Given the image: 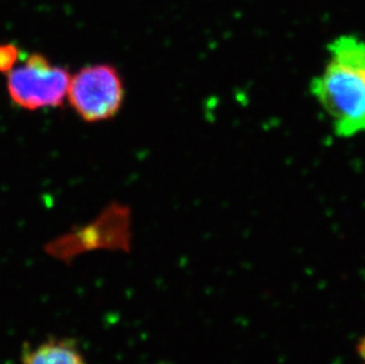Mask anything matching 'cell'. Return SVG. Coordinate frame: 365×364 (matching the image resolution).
I'll list each match as a JSON object with an SVG mask.
<instances>
[{
  "instance_id": "6da1fadb",
  "label": "cell",
  "mask_w": 365,
  "mask_h": 364,
  "mask_svg": "<svg viewBox=\"0 0 365 364\" xmlns=\"http://www.w3.org/2000/svg\"><path fill=\"white\" fill-rule=\"evenodd\" d=\"M327 52L324 68L311 81V95L338 138L365 134V41L341 35L331 41Z\"/></svg>"
},
{
  "instance_id": "7a4b0ae2",
  "label": "cell",
  "mask_w": 365,
  "mask_h": 364,
  "mask_svg": "<svg viewBox=\"0 0 365 364\" xmlns=\"http://www.w3.org/2000/svg\"><path fill=\"white\" fill-rule=\"evenodd\" d=\"M124 95L120 71L108 63H96L71 76L66 98L84 122L97 123L120 113Z\"/></svg>"
},
{
  "instance_id": "3957f363",
  "label": "cell",
  "mask_w": 365,
  "mask_h": 364,
  "mask_svg": "<svg viewBox=\"0 0 365 364\" xmlns=\"http://www.w3.org/2000/svg\"><path fill=\"white\" fill-rule=\"evenodd\" d=\"M70 79L69 70L35 52L7 74V93L16 106L29 111L59 107L68 95Z\"/></svg>"
},
{
  "instance_id": "277c9868",
  "label": "cell",
  "mask_w": 365,
  "mask_h": 364,
  "mask_svg": "<svg viewBox=\"0 0 365 364\" xmlns=\"http://www.w3.org/2000/svg\"><path fill=\"white\" fill-rule=\"evenodd\" d=\"M21 364H86L78 344L70 338H50L36 345H26Z\"/></svg>"
},
{
  "instance_id": "5b68a950",
  "label": "cell",
  "mask_w": 365,
  "mask_h": 364,
  "mask_svg": "<svg viewBox=\"0 0 365 364\" xmlns=\"http://www.w3.org/2000/svg\"><path fill=\"white\" fill-rule=\"evenodd\" d=\"M21 50L14 43H0V73L9 74L17 66Z\"/></svg>"
},
{
  "instance_id": "8992f818",
  "label": "cell",
  "mask_w": 365,
  "mask_h": 364,
  "mask_svg": "<svg viewBox=\"0 0 365 364\" xmlns=\"http://www.w3.org/2000/svg\"><path fill=\"white\" fill-rule=\"evenodd\" d=\"M357 350H359V356L362 358L363 364H365V336L363 337L362 340H359Z\"/></svg>"
}]
</instances>
